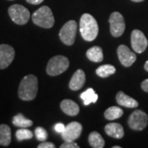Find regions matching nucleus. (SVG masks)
Here are the masks:
<instances>
[{
	"label": "nucleus",
	"instance_id": "nucleus-24",
	"mask_svg": "<svg viewBox=\"0 0 148 148\" xmlns=\"http://www.w3.org/2000/svg\"><path fill=\"white\" fill-rule=\"evenodd\" d=\"M16 138L19 142H21L23 140H29L33 138V133L32 131L27 129V127H21L16 131Z\"/></svg>",
	"mask_w": 148,
	"mask_h": 148
},
{
	"label": "nucleus",
	"instance_id": "nucleus-14",
	"mask_svg": "<svg viewBox=\"0 0 148 148\" xmlns=\"http://www.w3.org/2000/svg\"><path fill=\"white\" fill-rule=\"evenodd\" d=\"M105 131L108 136L116 139H121L124 136L123 127L121 124L117 123H108L105 127Z\"/></svg>",
	"mask_w": 148,
	"mask_h": 148
},
{
	"label": "nucleus",
	"instance_id": "nucleus-17",
	"mask_svg": "<svg viewBox=\"0 0 148 148\" xmlns=\"http://www.w3.org/2000/svg\"><path fill=\"white\" fill-rule=\"evenodd\" d=\"M12 141L11 128L7 124L0 125V145L3 147H8Z\"/></svg>",
	"mask_w": 148,
	"mask_h": 148
},
{
	"label": "nucleus",
	"instance_id": "nucleus-34",
	"mask_svg": "<svg viewBox=\"0 0 148 148\" xmlns=\"http://www.w3.org/2000/svg\"><path fill=\"white\" fill-rule=\"evenodd\" d=\"M9 1H12V0H9Z\"/></svg>",
	"mask_w": 148,
	"mask_h": 148
},
{
	"label": "nucleus",
	"instance_id": "nucleus-29",
	"mask_svg": "<svg viewBox=\"0 0 148 148\" xmlns=\"http://www.w3.org/2000/svg\"><path fill=\"white\" fill-rule=\"evenodd\" d=\"M141 87L145 92H148V79H146L143 81L141 84Z\"/></svg>",
	"mask_w": 148,
	"mask_h": 148
},
{
	"label": "nucleus",
	"instance_id": "nucleus-1",
	"mask_svg": "<svg viewBox=\"0 0 148 148\" xmlns=\"http://www.w3.org/2000/svg\"><path fill=\"white\" fill-rule=\"evenodd\" d=\"M38 92V79L35 75L29 74L21 80L18 88L19 98L25 101H33Z\"/></svg>",
	"mask_w": 148,
	"mask_h": 148
},
{
	"label": "nucleus",
	"instance_id": "nucleus-4",
	"mask_svg": "<svg viewBox=\"0 0 148 148\" xmlns=\"http://www.w3.org/2000/svg\"><path fill=\"white\" fill-rule=\"evenodd\" d=\"M69 67V60L63 55H57L49 59L46 72L49 76H58L64 73Z\"/></svg>",
	"mask_w": 148,
	"mask_h": 148
},
{
	"label": "nucleus",
	"instance_id": "nucleus-2",
	"mask_svg": "<svg viewBox=\"0 0 148 148\" xmlns=\"http://www.w3.org/2000/svg\"><path fill=\"white\" fill-rule=\"evenodd\" d=\"M80 32L82 37L86 41H93L98 36L99 27L97 21L88 13H84L80 20Z\"/></svg>",
	"mask_w": 148,
	"mask_h": 148
},
{
	"label": "nucleus",
	"instance_id": "nucleus-10",
	"mask_svg": "<svg viewBox=\"0 0 148 148\" xmlns=\"http://www.w3.org/2000/svg\"><path fill=\"white\" fill-rule=\"evenodd\" d=\"M15 57V50L9 45H0V69H7Z\"/></svg>",
	"mask_w": 148,
	"mask_h": 148
},
{
	"label": "nucleus",
	"instance_id": "nucleus-13",
	"mask_svg": "<svg viewBox=\"0 0 148 148\" xmlns=\"http://www.w3.org/2000/svg\"><path fill=\"white\" fill-rule=\"evenodd\" d=\"M86 82V74L82 69L77 70L69 82V88L72 90H78L82 88Z\"/></svg>",
	"mask_w": 148,
	"mask_h": 148
},
{
	"label": "nucleus",
	"instance_id": "nucleus-33",
	"mask_svg": "<svg viewBox=\"0 0 148 148\" xmlns=\"http://www.w3.org/2000/svg\"><path fill=\"white\" fill-rule=\"evenodd\" d=\"M113 148H121V147H119V146H115V147H113Z\"/></svg>",
	"mask_w": 148,
	"mask_h": 148
},
{
	"label": "nucleus",
	"instance_id": "nucleus-31",
	"mask_svg": "<svg viewBox=\"0 0 148 148\" xmlns=\"http://www.w3.org/2000/svg\"><path fill=\"white\" fill-rule=\"evenodd\" d=\"M144 69H145V70H146L147 72H148V60L145 63V64H144Z\"/></svg>",
	"mask_w": 148,
	"mask_h": 148
},
{
	"label": "nucleus",
	"instance_id": "nucleus-3",
	"mask_svg": "<svg viewBox=\"0 0 148 148\" xmlns=\"http://www.w3.org/2000/svg\"><path fill=\"white\" fill-rule=\"evenodd\" d=\"M32 21L38 27L49 29L54 25V17L52 10L47 7L43 6L37 9L32 14Z\"/></svg>",
	"mask_w": 148,
	"mask_h": 148
},
{
	"label": "nucleus",
	"instance_id": "nucleus-7",
	"mask_svg": "<svg viewBox=\"0 0 148 148\" xmlns=\"http://www.w3.org/2000/svg\"><path fill=\"white\" fill-rule=\"evenodd\" d=\"M128 126L134 131H142L147 126L148 116L143 110L133 111L128 119Z\"/></svg>",
	"mask_w": 148,
	"mask_h": 148
},
{
	"label": "nucleus",
	"instance_id": "nucleus-11",
	"mask_svg": "<svg viewBox=\"0 0 148 148\" xmlns=\"http://www.w3.org/2000/svg\"><path fill=\"white\" fill-rule=\"evenodd\" d=\"M117 53H118V57H119L120 63L124 67L132 66L137 59L136 54L132 53V51L129 49V48L126 45H120L118 47Z\"/></svg>",
	"mask_w": 148,
	"mask_h": 148
},
{
	"label": "nucleus",
	"instance_id": "nucleus-25",
	"mask_svg": "<svg viewBox=\"0 0 148 148\" xmlns=\"http://www.w3.org/2000/svg\"><path fill=\"white\" fill-rule=\"evenodd\" d=\"M35 134H36L37 140L40 141V142H45V141H46V139L48 138L47 132L45 131V128H43L41 127H38L36 128Z\"/></svg>",
	"mask_w": 148,
	"mask_h": 148
},
{
	"label": "nucleus",
	"instance_id": "nucleus-15",
	"mask_svg": "<svg viewBox=\"0 0 148 148\" xmlns=\"http://www.w3.org/2000/svg\"><path fill=\"white\" fill-rule=\"evenodd\" d=\"M60 108L63 112L69 116H76L80 111L78 105L72 100H64L60 104Z\"/></svg>",
	"mask_w": 148,
	"mask_h": 148
},
{
	"label": "nucleus",
	"instance_id": "nucleus-12",
	"mask_svg": "<svg viewBox=\"0 0 148 148\" xmlns=\"http://www.w3.org/2000/svg\"><path fill=\"white\" fill-rule=\"evenodd\" d=\"M82 132V124L77 122H72L65 127L64 131L61 133V136L64 141H75L81 136Z\"/></svg>",
	"mask_w": 148,
	"mask_h": 148
},
{
	"label": "nucleus",
	"instance_id": "nucleus-20",
	"mask_svg": "<svg viewBox=\"0 0 148 148\" xmlns=\"http://www.w3.org/2000/svg\"><path fill=\"white\" fill-rule=\"evenodd\" d=\"M80 97L83 101L85 106H88L91 103H95L98 100V95L95 94V90L92 88H88L86 91L82 92Z\"/></svg>",
	"mask_w": 148,
	"mask_h": 148
},
{
	"label": "nucleus",
	"instance_id": "nucleus-9",
	"mask_svg": "<svg viewBox=\"0 0 148 148\" xmlns=\"http://www.w3.org/2000/svg\"><path fill=\"white\" fill-rule=\"evenodd\" d=\"M131 45L132 49L136 53H142L147 47V39L141 31L134 30L131 34Z\"/></svg>",
	"mask_w": 148,
	"mask_h": 148
},
{
	"label": "nucleus",
	"instance_id": "nucleus-23",
	"mask_svg": "<svg viewBox=\"0 0 148 148\" xmlns=\"http://www.w3.org/2000/svg\"><path fill=\"white\" fill-rule=\"evenodd\" d=\"M12 123L14 126L18 127H29L32 126L33 122L28 119L21 114H18L12 118Z\"/></svg>",
	"mask_w": 148,
	"mask_h": 148
},
{
	"label": "nucleus",
	"instance_id": "nucleus-8",
	"mask_svg": "<svg viewBox=\"0 0 148 148\" xmlns=\"http://www.w3.org/2000/svg\"><path fill=\"white\" fill-rule=\"evenodd\" d=\"M109 22L110 24V33L114 37L121 36L125 31V21L121 13L114 12L111 13Z\"/></svg>",
	"mask_w": 148,
	"mask_h": 148
},
{
	"label": "nucleus",
	"instance_id": "nucleus-32",
	"mask_svg": "<svg viewBox=\"0 0 148 148\" xmlns=\"http://www.w3.org/2000/svg\"><path fill=\"white\" fill-rule=\"evenodd\" d=\"M132 2H135V3H140V2H143V0H132Z\"/></svg>",
	"mask_w": 148,
	"mask_h": 148
},
{
	"label": "nucleus",
	"instance_id": "nucleus-6",
	"mask_svg": "<svg viewBox=\"0 0 148 148\" xmlns=\"http://www.w3.org/2000/svg\"><path fill=\"white\" fill-rule=\"evenodd\" d=\"M77 31V24L73 20L69 21L64 24L59 32V38L66 45H73L75 42Z\"/></svg>",
	"mask_w": 148,
	"mask_h": 148
},
{
	"label": "nucleus",
	"instance_id": "nucleus-28",
	"mask_svg": "<svg viewBox=\"0 0 148 148\" xmlns=\"http://www.w3.org/2000/svg\"><path fill=\"white\" fill-rule=\"evenodd\" d=\"M64 129H65V126L61 123L54 125V130H55V132H58V133H62L64 131Z\"/></svg>",
	"mask_w": 148,
	"mask_h": 148
},
{
	"label": "nucleus",
	"instance_id": "nucleus-27",
	"mask_svg": "<svg viewBox=\"0 0 148 148\" xmlns=\"http://www.w3.org/2000/svg\"><path fill=\"white\" fill-rule=\"evenodd\" d=\"M38 148H54L55 147V145L52 143H49V142H43L42 143H40L38 147Z\"/></svg>",
	"mask_w": 148,
	"mask_h": 148
},
{
	"label": "nucleus",
	"instance_id": "nucleus-16",
	"mask_svg": "<svg viewBox=\"0 0 148 148\" xmlns=\"http://www.w3.org/2000/svg\"><path fill=\"white\" fill-rule=\"evenodd\" d=\"M116 101L119 106L127 108H136L138 106V102L133 98L128 96L123 91H119L116 95Z\"/></svg>",
	"mask_w": 148,
	"mask_h": 148
},
{
	"label": "nucleus",
	"instance_id": "nucleus-5",
	"mask_svg": "<svg viewBox=\"0 0 148 148\" xmlns=\"http://www.w3.org/2000/svg\"><path fill=\"white\" fill-rule=\"evenodd\" d=\"M8 14L14 23L17 25H25L30 19V12L24 6L13 4L8 8Z\"/></svg>",
	"mask_w": 148,
	"mask_h": 148
},
{
	"label": "nucleus",
	"instance_id": "nucleus-30",
	"mask_svg": "<svg viewBox=\"0 0 148 148\" xmlns=\"http://www.w3.org/2000/svg\"><path fill=\"white\" fill-rule=\"evenodd\" d=\"M26 1L33 5H38V4H40L44 0H26Z\"/></svg>",
	"mask_w": 148,
	"mask_h": 148
},
{
	"label": "nucleus",
	"instance_id": "nucleus-22",
	"mask_svg": "<svg viewBox=\"0 0 148 148\" xmlns=\"http://www.w3.org/2000/svg\"><path fill=\"white\" fill-rule=\"evenodd\" d=\"M115 72H116V69L110 64L101 65L95 71L96 74L102 78H106V77L115 73Z\"/></svg>",
	"mask_w": 148,
	"mask_h": 148
},
{
	"label": "nucleus",
	"instance_id": "nucleus-19",
	"mask_svg": "<svg viewBox=\"0 0 148 148\" xmlns=\"http://www.w3.org/2000/svg\"><path fill=\"white\" fill-rule=\"evenodd\" d=\"M88 142L91 147L103 148L105 147V140L98 132H91L88 138Z\"/></svg>",
	"mask_w": 148,
	"mask_h": 148
},
{
	"label": "nucleus",
	"instance_id": "nucleus-18",
	"mask_svg": "<svg viewBox=\"0 0 148 148\" xmlns=\"http://www.w3.org/2000/svg\"><path fill=\"white\" fill-rule=\"evenodd\" d=\"M86 57L94 63H100L104 59L103 50L100 46H93L86 51Z\"/></svg>",
	"mask_w": 148,
	"mask_h": 148
},
{
	"label": "nucleus",
	"instance_id": "nucleus-21",
	"mask_svg": "<svg viewBox=\"0 0 148 148\" xmlns=\"http://www.w3.org/2000/svg\"><path fill=\"white\" fill-rule=\"evenodd\" d=\"M123 114V110L119 106H111L105 111V118L108 120H114Z\"/></svg>",
	"mask_w": 148,
	"mask_h": 148
},
{
	"label": "nucleus",
	"instance_id": "nucleus-26",
	"mask_svg": "<svg viewBox=\"0 0 148 148\" xmlns=\"http://www.w3.org/2000/svg\"><path fill=\"white\" fill-rule=\"evenodd\" d=\"M60 148H79V146L74 141H64Z\"/></svg>",
	"mask_w": 148,
	"mask_h": 148
}]
</instances>
